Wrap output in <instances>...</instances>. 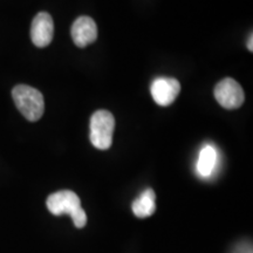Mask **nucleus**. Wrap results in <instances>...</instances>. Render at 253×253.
<instances>
[{
  "instance_id": "f257e3e1",
  "label": "nucleus",
  "mask_w": 253,
  "mask_h": 253,
  "mask_svg": "<svg viewBox=\"0 0 253 253\" xmlns=\"http://www.w3.org/2000/svg\"><path fill=\"white\" fill-rule=\"evenodd\" d=\"M47 209L54 216L68 214L72 217L74 225L82 229L87 224V214L81 208V201L79 196L71 190H61V191L52 194L47 198Z\"/></svg>"
},
{
  "instance_id": "423d86ee",
  "label": "nucleus",
  "mask_w": 253,
  "mask_h": 253,
  "mask_svg": "<svg viewBox=\"0 0 253 253\" xmlns=\"http://www.w3.org/2000/svg\"><path fill=\"white\" fill-rule=\"evenodd\" d=\"M54 36V23L49 13L40 12L34 17L31 26V39L37 47L48 46Z\"/></svg>"
},
{
  "instance_id": "1a4fd4ad",
  "label": "nucleus",
  "mask_w": 253,
  "mask_h": 253,
  "mask_svg": "<svg viewBox=\"0 0 253 253\" xmlns=\"http://www.w3.org/2000/svg\"><path fill=\"white\" fill-rule=\"evenodd\" d=\"M217 162V153L211 145H207L201 150L197 162V170L202 176L208 177L212 173Z\"/></svg>"
},
{
  "instance_id": "0eeeda50",
  "label": "nucleus",
  "mask_w": 253,
  "mask_h": 253,
  "mask_svg": "<svg viewBox=\"0 0 253 253\" xmlns=\"http://www.w3.org/2000/svg\"><path fill=\"white\" fill-rule=\"evenodd\" d=\"M73 41L78 47L84 48L93 43L97 38V26L89 17L82 15L74 21L71 31Z\"/></svg>"
},
{
  "instance_id": "7ed1b4c3",
  "label": "nucleus",
  "mask_w": 253,
  "mask_h": 253,
  "mask_svg": "<svg viewBox=\"0 0 253 253\" xmlns=\"http://www.w3.org/2000/svg\"><path fill=\"white\" fill-rule=\"evenodd\" d=\"M115 119L108 110H97L90 119V142L96 149L107 150L113 144Z\"/></svg>"
},
{
  "instance_id": "20e7f679",
  "label": "nucleus",
  "mask_w": 253,
  "mask_h": 253,
  "mask_svg": "<svg viewBox=\"0 0 253 253\" xmlns=\"http://www.w3.org/2000/svg\"><path fill=\"white\" fill-rule=\"evenodd\" d=\"M214 97L225 109H237L244 103L245 94L238 82L226 78L218 82L214 87Z\"/></svg>"
},
{
  "instance_id": "f03ea898",
  "label": "nucleus",
  "mask_w": 253,
  "mask_h": 253,
  "mask_svg": "<svg viewBox=\"0 0 253 253\" xmlns=\"http://www.w3.org/2000/svg\"><path fill=\"white\" fill-rule=\"evenodd\" d=\"M14 103L25 119L36 122L42 118L45 112L43 95L36 88L27 84H18L12 90Z\"/></svg>"
},
{
  "instance_id": "6e6552de",
  "label": "nucleus",
  "mask_w": 253,
  "mask_h": 253,
  "mask_svg": "<svg viewBox=\"0 0 253 253\" xmlns=\"http://www.w3.org/2000/svg\"><path fill=\"white\" fill-rule=\"evenodd\" d=\"M132 212L136 217H150L156 211V195L153 189H147L142 192L140 197L135 199L131 205Z\"/></svg>"
},
{
  "instance_id": "9d476101",
  "label": "nucleus",
  "mask_w": 253,
  "mask_h": 253,
  "mask_svg": "<svg viewBox=\"0 0 253 253\" xmlns=\"http://www.w3.org/2000/svg\"><path fill=\"white\" fill-rule=\"evenodd\" d=\"M252 42H253V36L251 34V36H250V40L248 41V48L251 50H253V45H252Z\"/></svg>"
},
{
  "instance_id": "39448f33",
  "label": "nucleus",
  "mask_w": 253,
  "mask_h": 253,
  "mask_svg": "<svg viewBox=\"0 0 253 253\" xmlns=\"http://www.w3.org/2000/svg\"><path fill=\"white\" fill-rule=\"evenodd\" d=\"M150 91L158 106L168 107L175 102L181 91V84L173 78H157L151 84Z\"/></svg>"
}]
</instances>
